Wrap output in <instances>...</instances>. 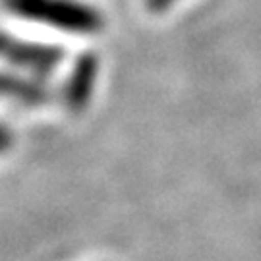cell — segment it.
I'll return each mask as SVG.
<instances>
[{
    "label": "cell",
    "mask_w": 261,
    "mask_h": 261,
    "mask_svg": "<svg viewBox=\"0 0 261 261\" xmlns=\"http://www.w3.org/2000/svg\"><path fill=\"white\" fill-rule=\"evenodd\" d=\"M12 143H14V132L10 130L6 124L0 122V155L4 151H8L12 147Z\"/></svg>",
    "instance_id": "8992f818"
},
{
    "label": "cell",
    "mask_w": 261,
    "mask_h": 261,
    "mask_svg": "<svg viewBox=\"0 0 261 261\" xmlns=\"http://www.w3.org/2000/svg\"><path fill=\"white\" fill-rule=\"evenodd\" d=\"M178 0H145V8L151 14H165L176 4Z\"/></svg>",
    "instance_id": "5b68a950"
},
{
    "label": "cell",
    "mask_w": 261,
    "mask_h": 261,
    "mask_svg": "<svg viewBox=\"0 0 261 261\" xmlns=\"http://www.w3.org/2000/svg\"><path fill=\"white\" fill-rule=\"evenodd\" d=\"M0 97L14 103L35 107V105L47 103L48 91L37 80L0 70Z\"/></svg>",
    "instance_id": "277c9868"
},
{
    "label": "cell",
    "mask_w": 261,
    "mask_h": 261,
    "mask_svg": "<svg viewBox=\"0 0 261 261\" xmlns=\"http://www.w3.org/2000/svg\"><path fill=\"white\" fill-rule=\"evenodd\" d=\"M0 60L25 70L31 75H48L64 60V50L55 45L19 39L0 31Z\"/></svg>",
    "instance_id": "7a4b0ae2"
},
{
    "label": "cell",
    "mask_w": 261,
    "mask_h": 261,
    "mask_svg": "<svg viewBox=\"0 0 261 261\" xmlns=\"http://www.w3.org/2000/svg\"><path fill=\"white\" fill-rule=\"evenodd\" d=\"M4 6L18 18L66 33L91 35L105 28L103 14L84 0H4Z\"/></svg>",
    "instance_id": "6da1fadb"
},
{
    "label": "cell",
    "mask_w": 261,
    "mask_h": 261,
    "mask_svg": "<svg viewBox=\"0 0 261 261\" xmlns=\"http://www.w3.org/2000/svg\"><path fill=\"white\" fill-rule=\"evenodd\" d=\"M99 80V58L93 53L82 55L74 64V70L68 75L64 85V101L68 109L74 112L85 111L97 87Z\"/></svg>",
    "instance_id": "3957f363"
}]
</instances>
